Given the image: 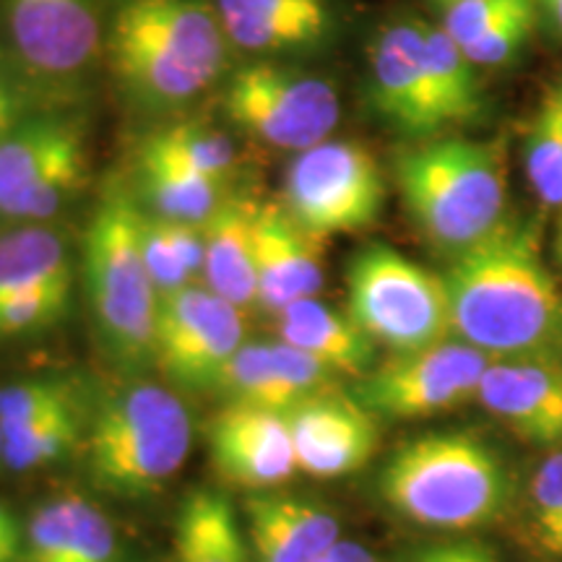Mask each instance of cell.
<instances>
[{
	"label": "cell",
	"mask_w": 562,
	"mask_h": 562,
	"mask_svg": "<svg viewBox=\"0 0 562 562\" xmlns=\"http://www.w3.org/2000/svg\"><path fill=\"white\" fill-rule=\"evenodd\" d=\"M442 279L461 341L492 360H562V292L539 256L531 224L505 220L453 256Z\"/></svg>",
	"instance_id": "obj_1"
},
{
	"label": "cell",
	"mask_w": 562,
	"mask_h": 562,
	"mask_svg": "<svg viewBox=\"0 0 562 562\" xmlns=\"http://www.w3.org/2000/svg\"><path fill=\"white\" fill-rule=\"evenodd\" d=\"M108 60L140 108L175 110L220 79L227 34L206 0H121L108 26Z\"/></svg>",
	"instance_id": "obj_2"
},
{
	"label": "cell",
	"mask_w": 562,
	"mask_h": 562,
	"mask_svg": "<svg viewBox=\"0 0 562 562\" xmlns=\"http://www.w3.org/2000/svg\"><path fill=\"white\" fill-rule=\"evenodd\" d=\"M396 186L417 229L459 256L505 222L508 178L497 140L440 138L396 159Z\"/></svg>",
	"instance_id": "obj_3"
},
{
	"label": "cell",
	"mask_w": 562,
	"mask_h": 562,
	"mask_svg": "<svg viewBox=\"0 0 562 562\" xmlns=\"http://www.w3.org/2000/svg\"><path fill=\"white\" fill-rule=\"evenodd\" d=\"M378 487L406 521L440 531L495 521L510 501L503 461L467 432H432L406 442L383 467Z\"/></svg>",
	"instance_id": "obj_4"
},
{
	"label": "cell",
	"mask_w": 562,
	"mask_h": 562,
	"mask_svg": "<svg viewBox=\"0 0 562 562\" xmlns=\"http://www.w3.org/2000/svg\"><path fill=\"white\" fill-rule=\"evenodd\" d=\"M144 211L112 182L83 237V284L104 344L121 362L154 360L159 292L140 252Z\"/></svg>",
	"instance_id": "obj_5"
},
{
	"label": "cell",
	"mask_w": 562,
	"mask_h": 562,
	"mask_svg": "<svg viewBox=\"0 0 562 562\" xmlns=\"http://www.w3.org/2000/svg\"><path fill=\"white\" fill-rule=\"evenodd\" d=\"M191 440V414L172 391L133 383L112 393L91 422L89 480L110 495H154L180 472Z\"/></svg>",
	"instance_id": "obj_6"
},
{
	"label": "cell",
	"mask_w": 562,
	"mask_h": 562,
	"mask_svg": "<svg viewBox=\"0 0 562 562\" xmlns=\"http://www.w3.org/2000/svg\"><path fill=\"white\" fill-rule=\"evenodd\" d=\"M349 318L393 355L430 349L453 334L446 279L385 243H370L347 271Z\"/></svg>",
	"instance_id": "obj_7"
},
{
	"label": "cell",
	"mask_w": 562,
	"mask_h": 562,
	"mask_svg": "<svg viewBox=\"0 0 562 562\" xmlns=\"http://www.w3.org/2000/svg\"><path fill=\"white\" fill-rule=\"evenodd\" d=\"M383 201L385 182L375 157L357 140L326 138L292 159L281 206L302 229L326 243L372 227Z\"/></svg>",
	"instance_id": "obj_8"
},
{
	"label": "cell",
	"mask_w": 562,
	"mask_h": 562,
	"mask_svg": "<svg viewBox=\"0 0 562 562\" xmlns=\"http://www.w3.org/2000/svg\"><path fill=\"white\" fill-rule=\"evenodd\" d=\"M224 112L261 144L300 154L331 136L341 104L334 83L323 76L250 63L229 79Z\"/></svg>",
	"instance_id": "obj_9"
},
{
	"label": "cell",
	"mask_w": 562,
	"mask_h": 562,
	"mask_svg": "<svg viewBox=\"0 0 562 562\" xmlns=\"http://www.w3.org/2000/svg\"><path fill=\"white\" fill-rule=\"evenodd\" d=\"M490 362L492 357L472 344L442 341L430 349L393 355L360 378L351 396L375 417H430L476 396Z\"/></svg>",
	"instance_id": "obj_10"
},
{
	"label": "cell",
	"mask_w": 562,
	"mask_h": 562,
	"mask_svg": "<svg viewBox=\"0 0 562 562\" xmlns=\"http://www.w3.org/2000/svg\"><path fill=\"white\" fill-rule=\"evenodd\" d=\"M240 313L195 281L159 294L154 360L180 385L214 389L224 364L245 344Z\"/></svg>",
	"instance_id": "obj_11"
},
{
	"label": "cell",
	"mask_w": 562,
	"mask_h": 562,
	"mask_svg": "<svg viewBox=\"0 0 562 562\" xmlns=\"http://www.w3.org/2000/svg\"><path fill=\"white\" fill-rule=\"evenodd\" d=\"M206 440L214 472L237 487L269 490L297 472L284 412L227 404L209 422Z\"/></svg>",
	"instance_id": "obj_12"
},
{
	"label": "cell",
	"mask_w": 562,
	"mask_h": 562,
	"mask_svg": "<svg viewBox=\"0 0 562 562\" xmlns=\"http://www.w3.org/2000/svg\"><path fill=\"white\" fill-rule=\"evenodd\" d=\"M300 472L334 480L357 472L378 451L375 414L339 389L315 393L286 412Z\"/></svg>",
	"instance_id": "obj_13"
},
{
	"label": "cell",
	"mask_w": 562,
	"mask_h": 562,
	"mask_svg": "<svg viewBox=\"0 0 562 562\" xmlns=\"http://www.w3.org/2000/svg\"><path fill=\"white\" fill-rule=\"evenodd\" d=\"M370 102L378 115L409 136L442 131L425 58V21L385 24L370 47Z\"/></svg>",
	"instance_id": "obj_14"
},
{
	"label": "cell",
	"mask_w": 562,
	"mask_h": 562,
	"mask_svg": "<svg viewBox=\"0 0 562 562\" xmlns=\"http://www.w3.org/2000/svg\"><path fill=\"white\" fill-rule=\"evenodd\" d=\"M5 19L21 60L47 79L79 76L100 47L94 0H5Z\"/></svg>",
	"instance_id": "obj_15"
},
{
	"label": "cell",
	"mask_w": 562,
	"mask_h": 562,
	"mask_svg": "<svg viewBox=\"0 0 562 562\" xmlns=\"http://www.w3.org/2000/svg\"><path fill=\"white\" fill-rule=\"evenodd\" d=\"M336 381L339 372L292 344H243L224 364L214 391L227 396L229 404L263 406L286 414L315 393L336 389Z\"/></svg>",
	"instance_id": "obj_16"
},
{
	"label": "cell",
	"mask_w": 562,
	"mask_h": 562,
	"mask_svg": "<svg viewBox=\"0 0 562 562\" xmlns=\"http://www.w3.org/2000/svg\"><path fill=\"white\" fill-rule=\"evenodd\" d=\"M476 398L533 446H562V360H492Z\"/></svg>",
	"instance_id": "obj_17"
},
{
	"label": "cell",
	"mask_w": 562,
	"mask_h": 562,
	"mask_svg": "<svg viewBox=\"0 0 562 562\" xmlns=\"http://www.w3.org/2000/svg\"><path fill=\"white\" fill-rule=\"evenodd\" d=\"M256 305L279 315L297 300L315 297L323 286V240L292 220L281 203H258L256 224Z\"/></svg>",
	"instance_id": "obj_18"
},
{
	"label": "cell",
	"mask_w": 562,
	"mask_h": 562,
	"mask_svg": "<svg viewBox=\"0 0 562 562\" xmlns=\"http://www.w3.org/2000/svg\"><path fill=\"white\" fill-rule=\"evenodd\" d=\"M245 521L250 562H318L341 542L334 513L290 495H252Z\"/></svg>",
	"instance_id": "obj_19"
},
{
	"label": "cell",
	"mask_w": 562,
	"mask_h": 562,
	"mask_svg": "<svg viewBox=\"0 0 562 562\" xmlns=\"http://www.w3.org/2000/svg\"><path fill=\"white\" fill-rule=\"evenodd\" d=\"M224 34L248 53H292L331 32L328 0H216Z\"/></svg>",
	"instance_id": "obj_20"
},
{
	"label": "cell",
	"mask_w": 562,
	"mask_h": 562,
	"mask_svg": "<svg viewBox=\"0 0 562 562\" xmlns=\"http://www.w3.org/2000/svg\"><path fill=\"white\" fill-rule=\"evenodd\" d=\"M256 206L245 195H227L201 224L206 237V286L237 311L256 305Z\"/></svg>",
	"instance_id": "obj_21"
},
{
	"label": "cell",
	"mask_w": 562,
	"mask_h": 562,
	"mask_svg": "<svg viewBox=\"0 0 562 562\" xmlns=\"http://www.w3.org/2000/svg\"><path fill=\"white\" fill-rule=\"evenodd\" d=\"M279 341L292 344L339 375L364 378L375 362V341L349 315L315 297L297 300L277 315Z\"/></svg>",
	"instance_id": "obj_22"
},
{
	"label": "cell",
	"mask_w": 562,
	"mask_h": 562,
	"mask_svg": "<svg viewBox=\"0 0 562 562\" xmlns=\"http://www.w3.org/2000/svg\"><path fill=\"white\" fill-rule=\"evenodd\" d=\"M70 290L74 266L58 232L30 224L0 235V305L32 294L70 297Z\"/></svg>",
	"instance_id": "obj_23"
},
{
	"label": "cell",
	"mask_w": 562,
	"mask_h": 562,
	"mask_svg": "<svg viewBox=\"0 0 562 562\" xmlns=\"http://www.w3.org/2000/svg\"><path fill=\"white\" fill-rule=\"evenodd\" d=\"M138 175L146 206H151L154 216L161 220L203 224L224 201L222 182L191 170L149 138L140 146Z\"/></svg>",
	"instance_id": "obj_24"
},
{
	"label": "cell",
	"mask_w": 562,
	"mask_h": 562,
	"mask_svg": "<svg viewBox=\"0 0 562 562\" xmlns=\"http://www.w3.org/2000/svg\"><path fill=\"white\" fill-rule=\"evenodd\" d=\"M178 562H250L248 537L232 503L216 490L188 495L175 526Z\"/></svg>",
	"instance_id": "obj_25"
},
{
	"label": "cell",
	"mask_w": 562,
	"mask_h": 562,
	"mask_svg": "<svg viewBox=\"0 0 562 562\" xmlns=\"http://www.w3.org/2000/svg\"><path fill=\"white\" fill-rule=\"evenodd\" d=\"M76 144H83V133L63 117H34L13 125L0 138V209L37 182Z\"/></svg>",
	"instance_id": "obj_26"
},
{
	"label": "cell",
	"mask_w": 562,
	"mask_h": 562,
	"mask_svg": "<svg viewBox=\"0 0 562 562\" xmlns=\"http://www.w3.org/2000/svg\"><path fill=\"white\" fill-rule=\"evenodd\" d=\"M425 58L432 102L442 128L480 121L487 102H484L476 66L440 24H425Z\"/></svg>",
	"instance_id": "obj_27"
},
{
	"label": "cell",
	"mask_w": 562,
	"mask_h": 562,
	"mask_svg": "<svg viewBox=\"0 0 562 562\" xmlns=\"http://www.w3.org/2000/svg\"><path fill=\"white\" fill-rule=\"evenodd\" d=\"M526 175L547 206L562 209V79L544 94L526 136Z\"/></svg>",
	"instance_id": "obj_28"
},
{
	"label": "cell",
	"mask_w": 562,
	"mask_h": 562,
	"mask_svg": "<svg viewBox=\"0 0 562 562\" xmlns=\"http://www.w3.org/2000/svg\"><path fill=\"white\" fill-rule=\"evenodd\" d=\"M81 438L79 414L70 404L50 417L3 432V461L16 472H30L66 456Z\"/></svg>",
	"instance_id": "obj_29"
},
{
	"label": "cell",
	"mask_w": 562,
	"mask_h": 562,
	"mask_svg": "<svg viewBox=\"0 0 562 562\" xmlns=\"http://www.w3.org/2000/svg\"><path fill=\"white\" fill-rule=\"evenodd\" d=\"M154 146L161 151L172 154L182 165L191 170L206 175L214 182H227V178L235 170V146L224 133L209 128L201 123H180L172 128L157 131L149 136Z\"/></svg>",
	"instance_id": "obj_30"
},
{
	"label": "cell",
	"mask_w": 562,
	"mask_h": 562,
	"mask_svg": "<svg viewBox=\"0 0 562 562\" xmlns=\"http://www.w3.org/2000/svg\"><path fill=\"white\" fill-rule=\"evenodd\" d=\"M70 389L63 381H26L0 389V430H19L70 406Z\"/></svg>",
	"instance_id": "obj_31"
},
{
	"label": "cell",
	"mask_w": 562,
	"mask_h": 562,
	"mask_svg": "<svg viewBox=\"0 0 562 562\" xmlns=\"http://www.w3.org/2000/svg\"><path fill=\"white\" fill-rule=\"evenodd\" d=\"M539 16V3L529 0L518 11H513L508 19H503L501 24L492 26L490 32H484L482 37H476L469 45H463L461 50L467 53V58L474 63L476 68H495L508 63L521 47L529 42L533 24Z\"/></svg>",
	"instance_id": "obj_32"
},
{
	"label": "cell",
	"mask_w": 562,
	"mask_h": 562,
	"mask_svg": "<svg viewBox=\"0 0 562 562\" xmlns=\"http://www.w3.org/2000/svg\"><path fill=\"white\" fill-rule=\"evenodd\" d=\"M74 518L76 495L42 505L26 533V562H63L74 533Z\"/></svg>",
	"instance_id": "obj_33"
},
{
	"label": "cell",
	"mask_w": 562,
	"mask_h": 562,
	"mask_svg": "<svg viewBox=\"0 0 562 562\" xmlns=\"http://www.w3.org/2000/svg\"><path fill=\"white\" fill-rule=\"evenodd\" d=\"M531 510L542 544L562 554V453L550 456L533 474Z\"/></svg>",
	"instance_id": "obj_34"
},
{
	"label": "cell",
	"mask_w": 562,
	"mask_h": 562,
	"mask_svg": "<svg viewBox=\"0 0 562 562\" xmlns=\"http://www.w3.org/2000/svg\"><path fill=\"white\" fill-rule=\"evenodd\" d=\"M526 3L529 0H459L442 9L440 26L456 45L463 47Z\"/></svg>",
	"instance_id": "obj_35"
},
{
	"label": "cell",
	"mask_w": 562,
	"mask_h": 562,
	"mask_svg": "<svg viewBox=\"0 0 562 562\" xmlns=\"http://www.w3.org/2000/svg\"><path fill=\"white\" fill-rule=\"evenodd\" d=\"M140 252H144L146 269H149V277L159 294L180 290L193 281L188 277L186 266L180 263L159 216L144 214V220H140Z\"/></svg>",
	"instance_id": "obj_36"
},
{
	"label": "cell",
	"mask_w": 562,
	"mask_h": 562,
	"mask_svg": "<svg viewBox=\"0 0 562 562\" xmlns=\"http://www.w3.org/2000/svg\"><path fill=\"white\" fill-rule=\"evenodd\" d=\"M70 297L63 294H32L0 305V339L45 331L68 313Z\"/></svg>",
	"instance_id": "obj_37"
},
{
	"label": "cell",
	"mask_w": 562,
	"mask_h": 562,
	"mask_svg": "<svg viewBox=\"0 0 562 562\" xmlns=\"http://www.w3.org/2000/svg\"><path fill=\"white\" fill-rule=\"evenodd\" d=\"M112 554H115V533L108 516L83 497H76L74 533L63 562H112Z\"/></svg>",
	"instance_id": "obj_38"
},
{
	"label": "cell",
	"mask_w": 562,
	"mask_h": 562,
	"mask_svg": "<svg viewBox=\"0 0 562 562\" xmlns=\"http://www.w3.org/2000/svg\"><path fill=\"white\" fill-rule=\"evenodd\" d=\"M161 224H165L167 237H170L180 263L186 266L188 277L191 279L203 277V269H206V237H203L201 224L172 222V220H161Z\"/></svg>",
	"instance_id": "obj_39"
},
{
	"label": "cell",
	"mask_w": 562,
	"mask_h": 562,
	"mask_svg": "<svg viewBox=\"0 0 562 562\" xmlns=\"http://www.w3.org/2000/svg\"><path fill=\"white\" fill-rule=\"evenodd\" d=\"M414 562H501L497 552L480 539H461V542H442L422 550Z\"/></svg>",
	"instance_id": "obj_40"
},
{
	"label": "cell",
	"mask_w": 562,
	"mask_h": 562,
	"mask_svg": "<svg viewBox=\"0 0 562 562\" xmlns=\"http://www.w3.org/2000/svg\"><path fill=\"white\" fill-rule=\"evenodd\" d=\"M318 562H378L375 554L364 550L357 542H339L334 550H328Z\"/></svg>",
	"instance_id": "obj_41"
},
{
	"label": "cell",
	"mask_w": 562,
	"mask_h": 562,
	"mask_svg": "<svg viewBox=\"0 0 562 562\" xmlns=\"http://www.w3.org/2000/svg\"><path fill=\"white\" fill-rule=\"evenodd\" d=\"M13 102L9 97V91H5L3 87H0V138L5 136L13 128Z\"/></svg>",
	"instance_id": "obj_42"
},
{
	"label": "cell",
	"mask_w": 562,
	"mask_h": 562,
	"mask_svg": "<svg viewBox=\"0 0 562 562\" xmlns=\"http://www.w3.org/2000/svg\"><path fill=\"white\" fill-rule=\"evenodd\" d=\"M0 537H5V539H11V542H19L21 544L19 521L11 516L9 510L3 508V503H0Z\"/></svg>",
	"instance_id": "obj_43"
},
{
	"label": "cell",
	"mask_w": 562,
	"mask_h": 562,
	"mask_svg": "<svg viewBox=\"0 0 562 562\" xmlns=\"http://www.w3.org/2000/svg\"><path fill=\"white\" fill-rule=\"evenodd\" d=\"M537 3H539V11L550 19L554 32L562 34V0H537Z\"/></svg>",
	"instance_id": "obj_44"
},
{
	"label": "cell",
	"mask_w": 562,
	"mask_h": 562,
	"mask_svg": "<svg viewBox=\"0 0 562 562\" xmlns=\"http://www.w3.org/2000/svg\"><path fill=\"white\" fill-rule=\"evenodd\" d=\"M19 550H21L19 542H11V539L0 537V562H16Z\"/></svg>",
	"instance_id": "obj_45"
},
{
	"label": "cell",
	"mask_w": 562,
	"mask_h": 562,
	"mask_svg": "<svg viewBox=\"0 0 562 562\" xmlns=\"http://www.w3.org/2000/svg\"><path fill=\"white\" fill-rule=\"evenodd\" d=\"M554 258H558V263H562V220L558 227V237H554Z\"/></svg>",
	"instance_id": "obj_46"
},
{
	"label": "cell",
	"mask_w": 562,
	"mask_h": 562,
	"mask_svg": "<svg viewBox=\"0 0 562 562\" xmlns=\"http://www.w3.org/2000/svg\"><path fill=\"white\" fill-rule=\"evenodd\" d=\"M435 3H440L442 9H446V5H451V3H459V0H435Z\"/></svg>",
	"instance_id": "obj_47"
},
{
	"label": "cell",
	"mask_w": 562,
	"mask_h": 562,
	"mask_svg": "<svg viewBox=\"0 0 562 562\" xmlns=\"http://www.w3.org/2000/svg\"><path fill=\"white\" fill-rule=\"evenodd\" d=\"M0 461H3V430H0Z\"/></svg>",
	"instance_id": "obj_48"
}]
</instances>
